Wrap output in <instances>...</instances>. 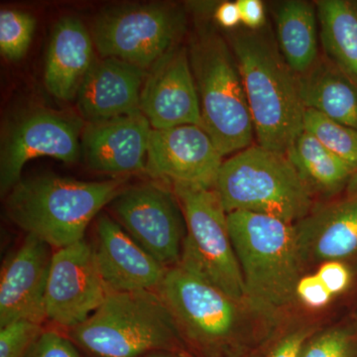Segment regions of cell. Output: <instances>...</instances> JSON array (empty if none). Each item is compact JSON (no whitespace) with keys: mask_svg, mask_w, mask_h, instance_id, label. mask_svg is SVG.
<instances>
[{"mask_svg":"<svg viewBox=\"0 0 357 357\" xmlns=\"http://www.w3.org/2000/svg\"><path fill=\"white\" fill-rule=\"evenodd\" d=\"M213 16L218 24L227 29L236 28L241 23V11L236 2L225 1L218 4Z\"/></svg>","mask_w":357,"mask_h":357,"instance_id":"34","label":"cell"},{"mask_svg":"<svg viewBox=\"0 0 357 357\" xmlns=\"http://www.w3.org/2000/svg\"><path fill=\"white\" fill-rule=\"evenodd\" d=\"M245 300L275 326L296 307L295 291L306 273L292 223L258 213H227Z\"/></svg>","mask_w":357,"mask_h":357,"instance_id":"1","label":"cell"},{"mask_svg":"<svg viewBox=\"0 0 357 357\" xmlns=\"http://www.w3.org/2000/svg\"><path fill=\"white\" fill-rule=\"evenodd\" d=\"M42 324L31 321H14L0 328V357H26L43 333Z\"/></svg>","mask_w":357,"mask_h":357,"instance_id":"28","label":"cell"},{"mask_svg":"<svg viewBox=\"0 0 357 357\" xmlns=\"http://www.w3.org/2000/svg\"><path fill=\"white\" fill-rule=\"evenodd\" d=\"M335 296L314 271L306 272L301 277L295 291L296 306L317 311L330 305Z\"/></svg>","mask_w":357,"mask_h":357,"instance_id":"30","label":"cell"},{"mask_svg":"<svg viewBox=\"0 0 357 357\" xmlns=\"http://www.w3.org/2000/svg\"><path fill=\"white\" fill-rule=\"evenodd\" d=\"M304 130L357 170L356 129L338 123L316 110L306 109L304 114Z\"/></svg>","mask_w":357,"mask_h":357,"instance_id":"25","label":"cell"},{"mask_svg":"<svg viewBox=\"0 0 357 357\" xmlns=\"http://www.w3.org/2000/svg\"><path fill=\"white\" fill-rule=\"evenodd\" d=\"M126 182V177L100 182L57 176L24 178L6 195V215L26 234L58 250L84 241L89 223Z\"/></svg>","mask_w":357,"mask_h":357,"instance_id":"3","label":"cell"},{"mask_svg":"<svg viewBox=\"0 0 357 357\" xmlns=\"http://www.w3.org/2000/svg\"><path fill=\"white\" fill-rule=\"evenodd\" d=\"M277 46L296 77L318 62L319 20L314 4L303 0L281 2L275 11Z\"/></svg>","mask_w":357,"mask_h":357,"instance_id":"21","label":"cell"},{"mask_svg":"<svg viewBox=\"0 0 357 357\" xmlns=\"http://www.w3.org/2000/svg\"><path fill=\"white\" fill-rule=\"evenodd\" d=\"M190 64L202 115V128L222 157L252 146V117L236 55L218 33L204 28L190 45Z\"/></svg>","mask_w":357,"mask_h":357,"instance_id":"6","label":"cell"},{"mask_svg":"<svg viewBox=\"0 0 357 357\" xmlns=\"http://www.w3.org/2000/svg\"><path fill=\"white\" fill-rule=\"evenodd\" d=\"M95 249L82 241L54 250L46 292V318L59 330L82 325L107 296Z\"/></svg>","mask_w":357,"mask_h":357,"instance_id":"12","label":"cell"},{"mask_svg":"<svg viewBox=\"0 0 357 357\" xmlns=\"http://www.w3.org/2000/svg\"><path fill=\"white\" fill-rule=\"evenodd\" d=\"M145 357H185L183 356H180V354H173V352L168 351H158L153 352V354H148V356Z\"/></svg>","mask_w":357,"mask_h":357,"instance_id":"35","label":"cell"},{"mask_svg":"<svg viewBox=\"0 0 357 357\" xmlns=\"http://www.w3.org/2000/svg\"><path fill=\"white\" fill-rule=\"evenodd\" d=\"M156 292L194 356H236L234 352L243 344L274 328L248 303L230 297L180 265L167 270Z\"/></svg>","mask_w":357,"mask_h":357,"instance_id":"2","label":"cell"},{"mask_svg":"<svg viewBox=\"0 0 357 357\" xmlns=\"http://www.w3.org/2000/svg\"><path fill=\"white\" fill-rule=\"evenodd\" d=\"M325 284L326 288L335 296L344 293L351 286L352 267L344 262L330 261L319 265L312 270Z\"/></svg>","mask_w":357,"mask_h":357,"instance_id":"31","label":"cell"},{"mask_svg":"<svg viewBox=\"0 0 357 357\" xmlns=\"http://www.w3.org/2000/svg\"><path fill=\"white\" fill-rule=\"evenodd\" d=\"M36 26L31 14L17 9L0 13V51L9 61H20L29 48Z\"/></svg>","mask_w":357,"mask_h":357,"instance_id":"27","label":"cell"},{"mask_svg":"<svg viewBox=\"0 0 357 357\" xmlns=\"http://www.w3.org/2000/svg\"><path fill=\"white\" fill-rule=\"evenodd\" d=\"M229 45L243 77L257 145L286 154L304 130L306 107L297 77L267 33H234Z\"/></svg>","mask_w":357,"mask_h":357,"instance_id":"4","label":"cell"},{"mask_svg":"<svg viewBox=\"0 0 357 357\" xmlns=\"http://www.w3.org/2000/svg\"><path fill=\"white\" fill-rule=\"evenodd\" d=\"M318 330V326L304 325L289 331L276 342L268 357H301L305 344Z\"/></svg>","mask_w":357,"mask_h":357,"instance_id":"32","label":"cell"},{"mask_svg":"<svg viewBox=\"0 0 357 357\" xmlns=\"http://www.w3.org/2000/svg\"><path fill=\"white\" fill-rule=\"evenodd\" d=\"M301 100L306 109L357 130V88L326 57L297 77Z\"/></svg>","mask_w":357,"mask_h":357,"instance_id":"22","label":"cell"},{"mask_svg":"<svg viewBox=\"0 0 357 357\" xmlns=\"http://www.w3.org/2000/svg\"><path fill=\"white\" fill-rule=\"evenodd\" d=\"M26 357H83L79 347L59 328H44Z\"/></svg>","mask_w":357,"mask_h":357,"instance_id":"29","label":"cell"},{"mask_svg":"<svg viewBox=\"0 0 357 357\" xmlns=\"http://www.w3.org/2000/svg\"><path fill=\"white\" fill-rule=\"evenodd\" d=\"M152 128L140 112L88 122L82 133V155L100 173L121 177L145 173Z\"/></svg>","mask_w":357,"mask_h":357,"instance_id":"17","label":"cell"},{"mask_svg":"<svg viewBox=\"0 0 357 357\" xmlns=\"http://www.w3.org/2000/svg\"><path fill=\"white\" fill-rule=\"evenodd\" d=\"M357 191V172L354 174L352 177L351 183H349V187H347V192H356Z\"/></svg>","mask_w":357,"mask_h":357,"instance_id":"36","label":"cell"},{"mask_svg":"<svg viewBox=\"0 0 357 357\" xmlns=\"http://www.w3.org/2000/svg\"><path fill=\"white\" fill-rule=\"evenodd\" d=\"M83 121L46 109L29 110L6 129L0 152V192L6 196L21 180L28 161L51 157L74 163L82 154Z\"/></svg>","mask_w":357,"mask_h":357,"instance_id":"11","label":"cell"},{"mask_svg":"<svg viewBox=\"0 0 357 357\" xmlns=\"http://www.w3.org/2000/svg\"><path fill=\"white\" fill-rule=\"evenodd\" d=\"M222 159L201 126L152 129L145 173L172 185L215 189Z\"/></svg>","mask_w":357,"mask_h":357,"instance_id":"13","label":"cell"},{"mask_svg":"<svg viewBox=\"0 0 357 357\" xmlns=\"http://www.w3.org/2000/svg\"><path fill=\"white\" fill-rule=\"evenodd\" d=\"M301 357H357V321H344L317 331Z\"/></svg>","mask_w":357,"mask_h":357,"instance_id":"26","label":"cell"},{"mask_svg":"<svg viewBox=\"0 0 357 357\" xmlns=\"http://www.w3.org/2000/svg\"><path fill=\"white\" fill-rule=\"evenodd\" d=\"M237 6L241 11V23L248 30L261 29L265 24V9L262 1L260 0H238Z\"/></svg>","mask_w":357,"mask_h":357,"instance_id":"33","label":"cell"},{"mask_svg":"<svg viewBox=\"0 0 357 357\" xmlns=\"http://www.w3.org/2000/svg\"><path fill=\"white\" fill-rule=\"evenodd\" d=\"M231 357H237V356H231Z\"/></svg>","mask_w":357,"mask_h":357,"instance_id":"37","label":"cell"},{"mask_svg":"<svg viewBox=\"0 0 357 357\" xmlns=\"http://www.w3.org/2000/svg\"><path fill=\"white\" fill-rule=\"evenodd\" d=\"M93 357H145L158 351L194 357L158 293H109L82 325L65 332Z\"/></svg>","mask_w":357,"mask_h":357,"instance_id":"5","label":"cell"},{"mask_svg":"<svg viewBox=\"0 0 357 357\" xmlns=\"http://www.w3.org/2000/svg\"><path fill=\"white\" fill-rule=\"evenodd\" d=\"M93 36L75 17L62 18L55 26L45 64V86L62 100L76 98L95 62Z\"/></svg>","mask_w":357,"mask_h":357,"instance_id":"20","label":"cell"},{"mask_svg":"<svg viewBox=\"0 0 357 357\" xmlns=\"http://www.w3.org/2000/svg\"><path fill=\"white\" fill-rule=\"evenodd\" d=\"M53 255L48 243L26 234L7 258L0 275V328L21 319L43 325Z\"/></svg>","mask_w":357,"mask_h":357,"instance_id":"16","label":"cell"},{"mask_svg":"<svg viewBox=\"0 0 357 357\" xmlns=\"http://www.w3.org/2000/svg\"><path fill=\"white\" fill-rule=\"evenodd\" d=\"M187 225L178 265L241 302L243 274L230 237L227 213L215 189L173 185ZM248 303V302H246Z\"/></svg>","mask_w":357,"mask_h":357,"instance_id":"8","label":"cell"},{"mask_svg":"<svg viewBox=\"0 0 357 357\" xmlns=\"http://www.w3.org/2000/svg\"><path fill=\"white\" fill-rule=\"evenodd\" d=\"M93 249L109 293L156 292L168 270L107 215L96 220Z\"/></svg>","mask_w":357,"mask_h":357,"instance_id":"18","label":"cell"},{"mask_svg":"<svg viewBox=\"0 0 357 357\" xmlns=\"http://www.w3.org/2000/svg\"><path fill=\"white\" fill-rule=\"evenodd\" d=\"M314 6L325 57L357 88V1L318 0Z\"/></svg>","mask_w":357,"mask_h":357,"instance_id":"24","label":"cell"},{"mask_svg":"<svg viewBox=\"0 0 357 357\" xmlns=\"http://www.w3.org/2000/svg\"><path fill=\"white\" fill-rule=\"evenodd\" d=\"M187 26L180 6L167 3L112 7L98 14L93 40L103 58H116L151 69L178 47Z\"/></svg>","mask_w":357,"mask_h":357,"instance_id":"9","label":"cell"},{"mask_svg":"<svg viewBox=\"0 0 357 357\" xmlns=\"http://www.w3.org/2000/svg\"><path fill=\"white\" fill-rule=\"evenodd\" d=\"M119 225L164 267L180 262L187 225L174 192L155 183L126 188L110 203Z\"/></svg>","mask_w":357,"mask_h":357,"instance_id":"10","label":"cell"},{"mask_svg":"<svg viewBox=\"0 0 357 357\" xmlns=\"http://www.w3.org/2000/svg\"><path fill=\"white\" fill-rule=\"evenodd\" d=\"M140 112L152 129L202 128L198 93L185 48L176 47L148 70L141 91Z\"/></svg>","mask_w":357,"mask_h":357,"instance_id":"15","label":"cell"},{"mask_svg":"<svg viewBox=\"0 0 357 357\" xmlns=\"http://www.w3.org/2000/svg\"><path fill=\"white\" fill-rule=\"evenodd\" d=\"M294 227L306 272L325 262L357 264V191L316 202Z\"/></svg>","mask_w":357,"mask_h":357,"instance_id":"14","label":"cell"},{"mask_svg":"<svg viewBox=\"0 0 357 357\" xmlns=\"http://www.w3.org/2000/svg\"><path fill=\"white\" fill-rule=\"evenodd\" d=\"M147 70L116 58L95 61L84 77L77 107L88 122L140 112Z\"/></svg>","mask_w":357,"mask_h":357,"instance_id":"19","label":"cell"},{"mask_svg":"<svg viewBox=\"0 0 357 357\" xmlns=\"http://www.w3.org/2000/svg\"><path fill=\"white\" fill-rule=\"evenodd\" d=\"M215 190L227 213H258L292 225L317 202L286 154L257 144L223 161Z\"/></svg>","mask_w":357,"mask_h":357,"instance_id":"7","label":"cell"},{"mask_svg":"<svg viewBox=\"0 0 357 357\" xmlns=\"http://www.w3.org/2000/svg\"><path fill=\"white\" fill-rule=\"evenodd\" d=\"M314 198L326 201L347 190L356 168L303 130L286 152Z\"/></svg>","mask_w":357,"mask_h":357,"instance_id":"23","label":"cell"}]
</instances>
